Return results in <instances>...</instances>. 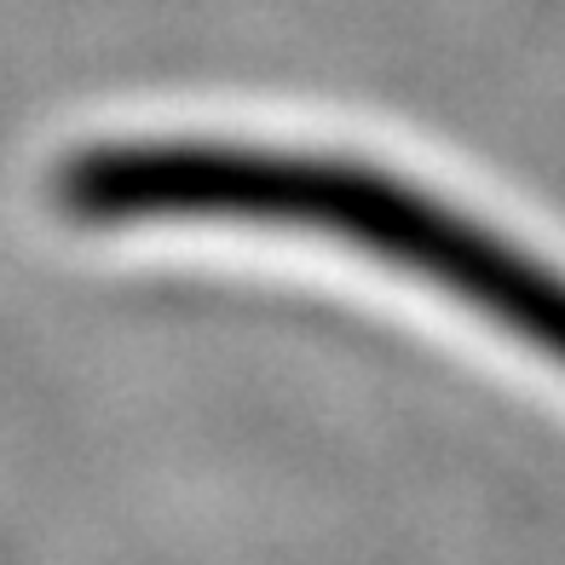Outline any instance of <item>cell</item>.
<instances>
[{
  "instance_id": "cell-1",
  "label": "cell",
  "mask_w": 565,
  "mask_h": 565,
  "mask_svg": "<svg viewBox=\"0 0 565 565\" xmlns=\"http://www.w3.org/2000/svg\"><path fill=\"white\" fill-rule=\"evenodd\" d=\"M87 209L121 220H260L341 237L404 271L439 282L508 335L565 370V277L513 248L491 225L404 185L398 173L335 157H289L254 145H98L87 162Z\"/></svg>"
}]
</instances>
